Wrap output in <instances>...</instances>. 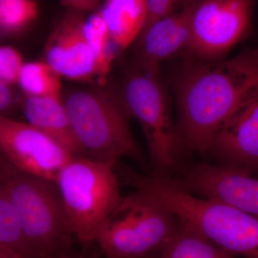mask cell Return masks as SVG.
<instances>
[{"instance_id":"6da1fadb","label":"cell","mask_w":258,"mask_h":258,"mask_svg":"<svg viewBox=\"0 0 258 258\" xmlns=\"http://www.w3.org/2000/svg\"><path fill=\"white\" fill-rule=\"evenodd\" d=\"M174 88L183 147L209 150L221 129L258 96L257 50L212 62L190 57L176 74Z\"/></svg>"},{"instance_id":"7a4b0ae2","label":"cell","mask_w":258,"mask_h":258,"mask_svg":"<svg viewBox=\"0 0 258 258\" xmlns=\"http://www.w3.org/2000/svg\"><path fill=\"white\" fill-rule=\"evenodd\" d=\"M119 181L148 201L171 212L181 225L233 255L258 258V218L184 191L169 176H146L118 163Z\"/></svg>"},{"instance_id":"3957f363","label":"cell","mask_w":258,"mask_h":258,"mask_svg":"<svg viewBox=\"0 0 258 258\" xmlns=\"http://www.w3.org/2000/svg\"><path fill=\"white\" fill-rule=\"evenodd\" d=\"M0 191L18 214L37 257L67 253L76 235L55 181L24 172L1 155Z\"/></svg>"},{"instance_id":"277c9868","label":"cell","mask_w":258,"mask_h":258,"mask_svg":"<svg viewBox=\"0 0 258 258\" xmlns=\"http://www.w3.org/2000/svg\"><path fill=\"white\" fill-rule=\"evenodd\" d=\"M62 100L84 157L109 162L127 157L145 164L118 90L78 88L64 93Z\"/></svg>"},{"instance_id":"5b68a950","label":"cell","mask_w":258,"mask_h":258,"mask_svg":"<svg viewBox=\"0 0 258 258\" xmlns=\"http://www.w3.org/2000/svg\"><path fill=\"white\" fill-rule=\"evenodd\" d=\"M116 162L76 157L56 179L75 235L83 244L95 242L97 232L123 201Z\"/></svg>"},{"instance_id":"8992f818","label":"cell","mask_w":258,"mask_h":258,"mask_svg":"<svg viewBox=\"0 0 258 258\" xmlns=\"http://www.w3.org/2000/svg\"><path fill=\"white\" fill-rule=\"evenodd\" d=\"M159 71L136 62L127 71L118 90L129 114L139 120L146 139L154 176H169L183 147Z\"/></svg>"},{"instance_id":"52a82bcc","label":"cell","mask_w":258,"mask_h":258,"mask_svg":"<svg viewBox=\"0 0 258 258\" xmlns=\"http://www.w3.org/2000/svg\"><path fill=\"white\" fill-rule=\"evenodd\" d=\"M179 225L171 212L134 192L123 198L95 242L108 258L144 257L158 252Z\"/></svg>"},{"instance_id":"ba28073f","label":"cell","mask_w":258,"mask_h":258,"mask_svg":"<svg viewBox=\"0 0 258 258\" xmlns=\"http://www.w3.org/2000/svg\"><path fill=\"white\" fill-rule=\"evenodd\" d=\"M252 6L249 0L194 1L186 52L196 60L217 61L245 35Z\"/></svg>"},{"instance_id":"9c48e42d","label":"cell","mask_w":258,"mask_h":258,"mask_svg":"<svg viewBox=\"0 0 258 258\" xmlns=\"http://www.w3.org/2000/svg\"><path fill=\"white\" fill-rule=\"evenodd\" d=\"M0 149L1 155L20 170L53 181L76 158L40 129L4 116L0 117Z\"/></svg>"},{"instance_id":"30bf717a","label":"cell","mask_w":258,"mask_h":258,"mask_svg":"<svg viewBox=\"0 0 258 258\" xmlns=\"http://www.w3.org/2000/svg\"><path fill=\"white\" fill-rule=\"evenodd\" d=\"M184 191L217 200L258 218V179L250 173L228 165L203 164L174 179Z\"/></svg>"},{"instance_id":"8fae6325","label":"cell","mask_w":258,"mask_h":258,"mask_svg":"<svg viewBox=\"0 0 258 258\" xmlns=\"http://www.w3.org/2000/svg\"><path fill=\"white\" fill-rule=\"evenodd\" d=\"M85 21L76 12L69 13L47 40L45 62L61 77L87 81L98 75L96 60L85 35Z\"/></svg>"},{"instance_id":"7c38bea8","label":"cell","mask_w":258,"mask_h":258,"mask_svg":"<svg viewBox=\"0 0 258 258\" xmlns=\"http://www.w3.org/2000/svg\"><path fill=\"white\" fill-rule=\"evenodd\" d=\"M210 149L227 163L249 173L258 168V96L237 112L214 139Z\"/></svg>"},{"instance_id":"4fadbf2b","label":"cell","mask_w":258,"mask_h":258,"mask_svg":"<svg viewBox=\"0 0 258 258\" xmlns=\"http://www.w3.org/2000/svg\"><path fill=\"white\" fill-rule=\"evenodd\" d=\"M194 1H186L181 9L164 18L139 37L136 62L147 69L159 71L163 61L183 50L190 40V19Z\"/></svg>"},{"instance_id":"5bb4252c","label":"cell","mask_w":258,"mask_h":258,"mask_svg":"<svg viewBox=\"0 0 258 258\" xmlns=\"http://www.w3.org/2000/svg\"><path fill=\"white\" fill-rule=\"evenodd\" d=\"M23 110L28 123L55 139L75 157H84L62 98L26 96Z\"/></svg>"},{"instance_id":"9a60e30c","label":"cell","mask_w":258,"mask_h":258,"mask_svg":"<svg viewBox=\"0 0 258 258\" xmlns=\"http://www.w3.org/2000/svg\"><path fill=\"white\" fill-rule=\"evenodd\" d=\"M112 41L123 51L138 39L143 28L146 0H108L99 11Z\"/></svg>"},{"instance_id":"2e32d148","label":"cell","mask_w":258,"mask_h":258,"mask_svg":"<svg viewBox=\"0 0 258 258\" xmlns=\"http://www.w3.org/2000/svg\"><path fill=\"white\" fill-rule=\"evenodd\" d=\"M157 254L158 258H235L233 254L181 223Z\"/></svg>"},{"instance_id":"e0dca14e","label":"cell","mask_w":258,"mask_h":258,"mask_svg":"<svg viewBox=\"0 0 258 258\" xmlns=\"http://www.w3.org/2000/svg\"><path fill=\"white\" fill-rule=\"evenodd\" d=\"M18 84L26 96L62 98L61 76L46 62H26Z\"/></svg>"},{"instance_id":"ac0fdd59","label":"cell","mask_w":258,"mask_h":258,"mask_svg":"<svg viewBox=\"0 0 258 258\" xmlns=\"http://www.w3.org/2000/svg\"><path fill=\"white\" fill-rule=\"evenodd\" d=\"M0 244L23 258L37 257L18 214L4 193L0 191Z\"/></svg>"},{"instance_id":"d6986e66","label":"cell","mask_w":258,"mask_h":258,"mask_svg":"<svg viewBox=\"0 0 258 258\" xmlns=\"http://www.w3.org/2000/svg\"><path fill=\"white\" fill-rule=\"evenodd\" d=\"M85 35L96 60L98 75L106 74L118 50L112 41L108 27L99 12L91 15L84 25Z\"/></svg>"},{"instance_id":"ffe728a7","label":"cell","mask_w":258,"mask_h":258,"mask_svg":"<svg viewBox=\"0 0 258 258\" xmlns=\"http://www.w3.org/2000/svg\"><path fill=\"white\" fill-rule=\"evenodd\" d=\"M38 5L31 0H1L2 36L15 35L26 28L38 15Z\"/></svg>"},{"instance_id":"44dd1931","label":"cell","mask_w":258,"mask_h":258,"mask_svg":"<svg viewBox=\"0 0 258 258\" xmlns=\"http://www.w3.org/2000/svg\"><path fill=\"white\" fill-rule=\"evenodd\" d=\"M25 62L22 54L15 47H0V82L13 85L18 83Z\"/></svg>"},{"instance_id":"7402d4cb","label":"cell","mask_w":258,"mask_h":258,"mask_svg":"<svg viewBox=\"0 0 258 258\" xmlns=\"http://www.w3.org/2000/svg\"><path fill=\"white\" fill-rule=\"evenodd\" d=\"M185 2L176 0H146L145 19L139 37L143 35L155 24L181 9Z\"/></svg>"},{"instance_id":"603a6c76","label":"cell","mask_w":258,"mask_h":258,"mask_svg":"<svg viewBox=\"0 0 258 258\" xmlns=\"http://www.w3.org/2000/svg\"><path fill=\"white\" fill-rule=\"evenodd\" d=\"M12 86L0 82V111L1 116H5L13 106L15 101V94Z\"/></svg>"},{"instance_id":"cb8c5ba5","label":"cell","mask_w":258,"mask_h":258,"mask_svg":"<svg viewBox=\"0 0 258 258\" xmlns=\"http://www.w3.org/2000/svg\"><path fill=\"white\" fill-rule=\"evenodd\" d=\"M62 5L76 10L89 11L96 10L99 5V2L91 1V0H67L61 2Z\"/></svg>"},{"instance_id":"d4e9b609","label":"cell","mask_w":258,"mask_h":258,"mask_svg":"<svg viewBox=\"0 0 258 258\" xmlns=\"http://www.w3.org/2000/svg\"><path fill=\"white\" fill-rule=\"evenodd\" d=\"M0 258H23L5 246L0 244Z\"/></svg>"},{"instance_id":"484cf974","label":"cell","mask_w":258,"mask_h":258,"mask_svg":"<svg viewBox=\"0 0 258 258\" xmlns=\"http://www.w3.org/2000/svg\"><path fill=\"white\" fill-rule=\"evenodd\" d=\"M49 258H85V257H73V256L69 255V254H68L67 253H64V254H59V255L53 256V257H49ZM106 258H108V257H106Z\"/></svg>"},{"instance_id":"4316f807","label":"cell","mask_w":258,"mask_h":258,"mask_svg":"<svg viewBox=\"0 0 258 258\" xmlns=\"http://www.w3.org/2000/svg\"><path fill=\"white\" fill-rule=\"evenodd\" d=\"M139 258H158V254L157 256H154V254H148L147 256H144V257H139Z\"/></svg>"},{"instance_id":"83f0119b","label":"cell","mask_w":258,"mask_h":258,"mask_svg":"<svg viewBox=\"0 0 258 258\" xmlns=\"http://www.w3.org/2000/svg\"><path fill=\"white\" fill-rule=\"evenodd\" d=\"M257 50V53H258V49H257V50Z\"/></svg>"}]
</instances>
